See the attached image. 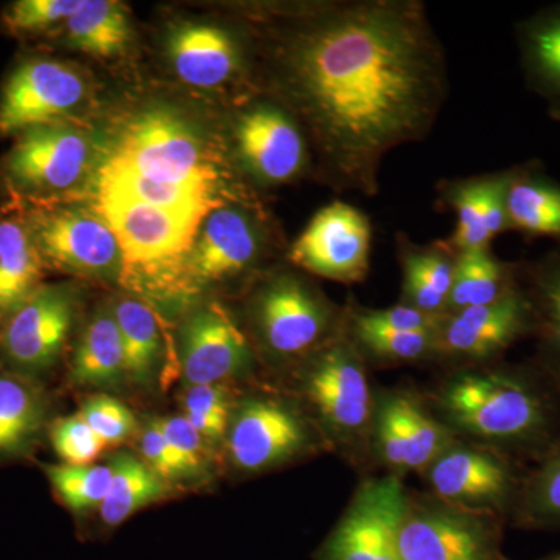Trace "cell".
Here are the masks:
<instances>
[{
    "mask_svg": "<svg viewBox=\"0 0 560 560\" xmlns=\"http://www.w3.org/2000/svg\"><path fill=\"white\" fill-rule=\"evenodd\" d=\"M438 404L452 429L486 441L522 440L545 419L539 397L503 374L456 375L442 386Z\"/></svg>",
    "mask_w": 560,
    "mask_h": 560,
    "instance_id": "7a4b0ae2",
    "label": "cell"
},
{
    "mask_svg": "<svg viewBox=\"0 0 560 560\" xmlns=\"http://www.w3.org/2000/svg\"><path fill=\"white\" fill-rule=\"evenodd\" d=\"M510 230L560 242V184L537 167L514 168L506 191Z\"/></svg>",
    "mask_w": 560,
    "mask_h": 560,
    "instance_id": "cb8c5ba5",
    "label": "cell"
},
{
    "mask_svg": "<svg viewBox=\"0 0 560 560\" xmlns=\"http://www.w3.org/2000/svg\"><path fill=\"white\" fill-rule=\"evenodd\" d=\"M427 471L436 499L453 506L485 512L510 492L506 464L482 448L453 444Z\"/></svg>",
    "mask_w": 560,
    "mask_h": 560,
    "instance_id": "ac0fdd59",
    "label": "cell"
},
{
    "mask_svg": "<svg viewBox=\"0 0 560 560\" xmlns=\"http://www.w3.org/2000/svg\"><path fill=\"white\" fill-rule=\"evenodd\" d=\"M401 560H497L482 512L440 499L411 500L399 536Z\"/></svg>",
    "mask_w": 560,
    "mask_h": 560,
    "instance_id": "9c48e42d",
    "label": "cell"
},
{
    "mask_svg": "<svg viewBox=\"0 0 560 560\" xmlns=\"http://www.w3.org/2000/svg\"><path fill=\"white\" fill-rule=\"evenodd\" d=\"M304 423L287 405L270 399L246 401L230 430V455L238 469L259 471L300 453L307 445Z\"/></svg>",
    "mask_w": 560,
    "mask_h": 560,
    "instance_id": "2e32d148",
    "label": "cell"
},
{
    "mask_svg": "<svg viewBox=\"0 0 560 560\" xmlns=\"http://www.w3.org/2000/svg\"><path fill=\"white\" fill-rule=\"evenodd\" d=\"M124 375V345L114 313H98L77 348L72 381L83 386H113Z\"/></svg>",
    "mask_w": 560,
    "mask_h": 560,
    "instance_id": "f1b7e54d",
    "label": "cell"
},
{
    "mask_svg": "<svg viewBox=\"0 0 560 560\" xmlns=\"http://www.w3.org/2000/svg\"><path fill=\"white\" fill-rule=\"evenodd\" d=\"M350 331L357 348L375 359L405 363L436 352L438 331H397L366 323L353 313Z\"/></svg>",
    "mask_w": 560,
    "mask_h": 560,
    "instance_id": "836d02e7",
    "label": "cell"
},
{
    "mask_svg": "<svg viewBox=\"0 0 560 560\" xmlns=\"http://www.w3.org/2000/svg\"><path fill=\"white\" fill-rule=\"evenodd\" d=\"M533 326L528 296L514 289L492 304L445 315L438 331L436 352L460 360H488Z\"/></svg>",
    "mask_w": 560,
    "mask_h": 560,
    "instance_id": "5bb4252c",
    "label": "cell"
},
{
    "mask_svg": "<svg viewBox=\"0 0 560 560\" xmlns=\"http://www.w3.org/2000/svg\"><path fill=\"white\" fill-rule=\"evenodd\" d=\"M86 84L75 69L54 60H31L11 73L0 95V132L13 135L61 121L79 108Z\"/></svg>",
    "mask_w": 560,
    "mask_h": 560,
    "instance_id": "7c38bea8",
    "label": "cell"
},
{
    "mask_svg": "<svg viewBox=\"0 0 560 560\" xmlns=\"http://www.w3.org/2000/svg\"><path fill=\"white\" fill-rule=\"evenodd\" d=\"M357 316L374 326L397 331H438L445 315H430L407 304L385 311H357Z\"/></svg>",
    "mask_w": 560,
    "mask_h": 560,
    "instance_id": "ab89813d",
    "label": "cell"
},
{
    "mask_svg": "<svg viewBox=\"0 0 560 560\" xmlns=\"http://www.w3.org/2000/svg\"><path fill=\"white\" fill-rule=\"evenodd\" d=\"M305 393L331 436L352 445L372 429V397L361 352L349 338L335 337L320 350L305 377Z\"/></svg>",
    "mask_w": 560,
    "mask_h": 560,
    "instance_id": "277c9868",
    "label": "cell"
},
{
    "mask_svg": "<svg viewBox=\"0 0 560 560\" xmlns=\"http://www.w3.org/2000/svg\"><path fill=\"white\" fill-rule=\"evenodd\" d=\"M51 445L66 464L84 466L97 458L106 444L92 431L81 415L60 419L50 431Z\"/></svg>",
    "mask_w": 560,
    "mask_h": 560,
    "instance_id": "d590c367",
    "label": "cell"
},
{
    "mask_svg": "<svg viewBox=\"0 0 560 560\" xmlns=\"http://www.w3.org/2000/svg\"><path fill=\"white\" fill-rule=\"evenodd\" d=\"M80 415L106 445L127 440L135 429L130 410L110 397L98 396L88 400Z\"/></svg>",
    "mask_w": 560,
    "mask_h": 560,
    "instance_id": "74e56055",
    "label": "cell"
},
{
    "mask_svg": "<svg viewBox=\"0 0 560 560\" xmlns=\"http://www.w3.org/2000/svg\"><path fill=\"white\" fill-rule=\"evenodd\" d=\"M287 88L338 189L374 197L386 154L433 130L444 50L416 0H348L313 14L282 50Z\"/></svg>",
    "mask_w": 560,
    "mask_h": 560,
    "instance_id": "6da1fadb",
    "label": "cell"
},
{
    "mask_svg": "<svg viewBox=\"0 0 560 560\" xmlns=\"http://www.w3.org/2000/svg\"><path fill=\"white\" fill-rule=\"evenodd\" d=\"M110 470L113 478L101 506L102 518L106 525H120L135 512L167 493V486L160 475L151 470L143 460L128 453H119L110 463Z\"/></svg>",
    "mask_w": 560,
    "mask_h": 560,
    "instance_id": "f546056e",
    "label": "cell"
},
{
    "mask_svg": "<svg viewBox=\"0 0 560 560\" xmlns=\"http://www.w3.org/2000/svg\"><path fill=\"white\" fill-rule=\"evenodd\" d=\"M526 506L537 518H560V455L545 464L530 482Z\"/></svg>",
    "mask_w": 560,
    "mask_h": 560,
    "instance_id": "60d3db41",
    "label": "cell"
},
{
    "mask_svg": "<svg viewBox=\"0 0 560 560\" xmlns=\"http://www.w3.org/2000/svg\"><path fill=\"white\" fill-rule=\"evenodd\" d=\"M372 430L378 456L399 474L429 469L453 445L451 429L438 422L411 394L383 396Z\"/></svg>",
    "mask_w": 560,
    "mask_h": 560,
    "instance_id": "4fadbf2b",
    "label": "cell"
},
{
    "mask_svg": "<svg viewBox=\"0 0 560 560\" xmlns=\"http://www.w3.org/2000/svg\"><path fill=\"white\" fill-rule=\"evenodd\" d=\"M98 189L201 219L208 210L210 184L150 179L138 173L106 164L102 168Z\"/></svg>",
    "mask_w": 560,
    "mask_h": 560,
    "instance_id": "4316f807",
    "label": "cell"
},
{
    "mask_svg": "<svg viewBox=\"0 0 560 560\" xmlns=\"http://www.w3.org/2000/svg\"><path fill=\"white\" fill-rule=\"evenodd\" d=\"M235 142L245 167L265 184L289 183L307 160L300 125L271 103L254 105L238 117Z\"/></svg>",
    "mask_w": 560,
    "mask_h": 560,
    "instance_id": "9a60e30c",
    "label": "cell"
},
{
    "mask_svg": "<svg viewBox=\"0 0 560 560\" xmlns=\"http://www.w3.org/2000/svg\"><path fill=\"white\" fill-rule=\"evenodd\" d=\"M408 495L396 475L364 482L327 541L326 560H401Z\"/></svg>",
    "mask_w": 560,
    "mask_h": 560,
    "instance_id": "52a82bcc",
    "label": "cell"
},
{
    "mask_svg": "<svg viewBox=\"0 0 560 560\" xmlns=\"http://www.w3.org/2000/svg\"><path fill=\"white\" fill-rule=\"evenodd\" d=\"M191 427L201 434L205 440L217 441L226 433L230 418L223 416L206 415V412L184 411Z\"/></svg>",
    "mask_w": 560,
    "mask_h": 560,
    "instance_id": "ee69618b",
    "label": "cell"
},
{
    "mask_svg": "<svg viewBox=\"0 0 560 560\" xmlns=\"http://www.w3.org/2000/svg\"><path fill=\"white\" fill-rule=\"evenodd\" d=\"M44 261L84 276H120L124 256L98 212L80 206H46L27 215Z\"/></svg>",
    "mask_w": 560,
    "mask_h": 560,
    "instance_id": "5b68a950",
    "label": "cell"
},
{
    "mask_svg": "<svg viewBox=\"0 0 560 560\" xmlns=\"http://www.w3.org/2000/svg\"><path fill=\"white\" fill-rule=\"evenodd\" d=\"M165 440L179 453L180 458L189 464L191 471L201 469L205 463V438L191 427L186 416H171L154 420Z\"/></svg>",
    "mask_w": 560,
    "mask_h": 560,
    "instance_id": "b9f144b4",
    "label": "cell"
},
{
    "mask_svg": "<svg viewBox=\"0 0 560 560\" xmlns=\"http://www.w3.org/2000/svg\"><path fill=\"white\" fill-rule=\"evenodd\" d=\"M124 345L125 375L135 383L151 382L161 352L156 316L143 302L124 300L114 311Z\"/></svg>",
    "mask_w": 560,
    "mask_h": 560,
    "instance_id": "1f68e13d",
    "label": "cell"
},
{
    "mask_svg": "<svg viewBox=\"0 0 560 560\" xmlns=\"http://www.w3.org/2000/svg\"><path fill=\"white\" fill-rule=\"evenodd\" d=\"M180 361L190 385H215L249 366L245 335L219 304L206 305L180 330Z\"/></svg>",
    "mask_w": 560,
    "mask_h": 560,
    "instance_id": "e0dca14e",
    "label": "cell"
},
{
    "mask_svg": "<svg viewBox=\"0 0 560 560\" xmlns=\"http://www.w3.org/2000/svg\"><path fill=\"white\" fill-rule=\"evenodd\" d=\"M168 55L184 83L215 88L237 72V44L223 28L213 25H180L168 39Z\"/></svg>",
    "mask_w": 560,
    "mask_h": 560,
    "instance_id": "44dd1931",
    "label": "cell"
},
{
    "mask_svg": "<svg viewBox=\"0 0 560 560\" xmlns=\"http://www.w3.org/2000/svg\"><path fill=\"white\" fill-rule=\"evenodd\" d=\"M83 0H20L7 11L5 22L14 32H43L66 22Z\"/></svg>",
    "mask_w": 560,
    "mask_h": 560,
    "instance_id": "8d00e7d4",
    "label": "cell"
},
{
    "mask_svg": "<svg viewBox=\"0 0 560 560\" xmlns=\"http://www.w3.org/2000/svg\"><path fill=\"white\" fill-rule=\"evenodd\" d=\"M75 316L69 287L40 285L0 329V352L24 374L46 371L58 360Z\"/></svg>",
    "mask_w": 560,
    "mask_h": 560,
    "instance_id": "8fae6325",
    "label": "cell"
},
{
    "mask_svg": "<svg viewBox=\"0 0 560 560\" xmlns=\"http://www.w3.org/2000/svg\"><path fill=\"white\" fill-rule=\"evenodd\" d=\"M548 560H560V556H559V558H555V559H548Z\"/></svg>",
    "mask_w": 560,
    "mask_h": 560,
    "instance_id": "f6af8a7d",
    "label": "cell"
},
{
    "mask_svg": "<svg viewBox=\"0 0 560 560\" xmlns=\"http://www.w3.org/2000/svg\"><path fill=\"white\" fill-rule=\"evenodd\" d=\"M43 256L27 220L0 219V323L40 287Z\"/></svg>",
    "mask_w": 560,
    "mask_h": 560,
    "instance_id": "7402d4cb",
    "label": "cell"
},
{
    "mask_svg": "<svg viewBox=\"0 0 560 560\" xmlns=\"http://www.w3.org/2000/svg\"><path fill=\"white\" fill-rule=\"evenodd\" d=\"M106 164L171 183L213 180L197 132L171 109L143 110L128 121Z\"/></svg>",
    "mask_w": 560,
    "mask_h": 560,
    "instance_id": "3957f363",
    "label": "cell"
},
{
    "mask_svg": "<svg viewBox=\"0 0 560 560\" xmlns=\"http://www.w3.org/2000/svg\"><path fill=\"white\" fill-rule=\"evenodd\" d=\"M70 46L94 57L119 55L130 40V20L127 10L114 0H83L81 7L66 21Z\"/></svg>",
    "mask_w": 560,
    "mask_h": 560,
    "instance_id": "83f0119b",
    "label": "cell"
},
{
    "mask_svg": "<svg viewBox=\"0 0 560 560\" xmlns=\"http://www.w3.org/2000/svg\"><path fill=\"white\" fill-rule=\"evenodd\" d=\"M44 422V401L31 382L0 374V456L22 453Z\"/></svg>",
    "mask_w": 560,
    "mask_h": 560,
    "instance_id": "4dcf8cb0",
    "label": "cell"
},
{
    "mask_svg": "<svg viewBox=\"0 0 560 560\" xmlns=\"http://www.w3.org/2000/svg\"><path fill=\"white\" fill-rule=\"evenodd\" d=\"M514 171L456 184L447 191L456 212V228L448 246L456 254L488 248L501 232L510 231L506 191Z\"/></svg>",
    "mask_w": 560,
    "mask_h": 560,
    "instance_id": "ffe728a7",
    "label": "cell"
},
{
    "mask_svg": "<svg viewBox=\"0 0 560 560\" xmlns=\"http://www.w3.org/2000/svg\"><path fill=\"white\" fill-rule=\"evenodd\" d=\"M254 320L268 350L279 357H300L329 338L337 316L308 283L282 275L257 293Z\"/></svg>",
    "mask_w": 560,
    "mask_h": 560,
    "instance_id": "8992f818",
    "label": "cell"
},
{
    "mask_svg": "<svg viewBox=\"0 0 560 560\" xmlns=\"http://www.w3.org/2000/svg\"><path fill=\"white\" fill-rule=\"evenodd\" d=\"M259 230L238 209H219L202 224L186 257V270L195 285L231 278L259 256Z\"/></svg>",
    "mask_w": 560,
    "mask_h": 560,
    "instance_id": "d6986e66",
    "label": "cell"
},
{
    "mask_svg": "<svg viewBox=\"0 0 560 560\" xmlns=\"http://www.w3.org/2000/svg\"><path fill=\"white\" fill-rule=\"evenodd\" d=\"M512 271L511 265L497 259L489 246L456 254L445 315L489 305L506 296L510 291L517 289Z\"/></svg>",
    "mask_w": 560,
    "mask_h": 560,
    "instance_id": "484cf974",
    "label": "cell"
},
{
    "mask_svg": "<svg viewBox=\"0 0 560 560\" xmlns=\"http://www.w3.org/2000/svg\"><path fill=\"white\" fill-rule=\"evenodd\" d=\"M44 470L66 506L73 512L102 506L113 478L110 466L95 464L75 466L62 463L58 466H46Z\"/></svg>",
    "mask_w": 560,
    "mask_h": 560,
    "instance_id": "e575fe53",
    "label": "cell"
},
{
    "mask_svg": "<svg viewBox=\"0 0 560 560\" xmlns=\"http://www.w3.org/2000/svg\"><path fill=\"white\" fill-rule=\"evenodd\" d=\"M184 411L206 412V415L230 418V394L219 383L215 385H191L184 400Z\"/></svg>",
    "mask_w": 560,
    "mask_h": 560,
    "instance_id": "7bdbcfd3",
    "label": "cell"
},
{
    "mask_svg": "<svg viewBox=\"0 0 560 560\" xmlns=\"http://www.w3.org/2000/svg\"><path fill=\"white\" fill-rule=\"evenodd\" d=\"M534 326L545 346L560 357V248L528 268Z\"/></svg>",
    "mask_w": 560,
    "mask_h": 560,
    "instance_id": "d6a6232c",
    "label": "cell"
},
{
    "mask_svg": "<svg viewBox=\"0 0 560 560\" xmlns=\"http://www.w3.org/2000/svg\"><path fill=\"white\" fill-rule=\"evenodd\" d=\"M140 453H142L143 463L151 470L156 471L162 480L164 478L168 480V478L183 477V475L191 471L189 464L180 458L179 453L172 447L171 442L165 440L154 420H151L143 430L142 440H140Z\"/></svg>",
    "mask_w": 560,
    "mask_h": 560,
    "instance_id": "f35d334b",
    "label": "cell"
},
{
    "mask_svg": "<svg viewBox=\"0 0 560 560\" xmlns=\"http://www.w3.org/2000/svg\"><path fill=\"white\" fill-rule=\"evenodd\" d=\"M448 245L416 248L401 246L404 304L430 315H445L451 298L456 257Z\"/></svg>",
    "mask_w": 560,
    "mask_h": 560,
    "instance_id": "d4e9b609",
    "label": "cell"
},
{
    "mask_svg": "<svg viewBox=\"0 0 560 560\" xmlns=\"http://www.w3.org/2000/svg\"><path fill=\"white\" fill-rule=\"evenodd\" d=\"M92 147L65 121L22 131L7 158L5 171L18 190L46 198L75 187L90 172Z\"/></svg>",
    "mask_w": 560,
    "mask_h": 560,
    "instance_id": "ba28073f",
    "label": "cell"
},
{
    "mask_svg": "<svg viewBox=\"0 0 560 560\" xmlns=\"http://www.w3.org/2000/svg\"><path fill=\"white\" fill-rule=\"evenodd\" d=\"M523 69L530 90L560 119V3L539 11L518 27Z\"/></svg>",
    "mask_w": 560,
    "mask_h": 560,
    "instance_id": "603a6c76",
    "label": "cell"
},
{
    "mask_svg": "<svg viewBox=\"0 0 560 560\" xmlns=\"http://www.w3.org/2000/svg\"><path fill=\"white\" fill-rule=\"evenodd\" d=\"M371 235L361 210L335 201L313 217L291 246L290 259L320 278L361 282L370 271Z\"/></svg>",
    "mask_w": 560,
    "mask_h": 560,
    "instance_id": "30bf717a",
    "label": "cell"
}]
</instances>
